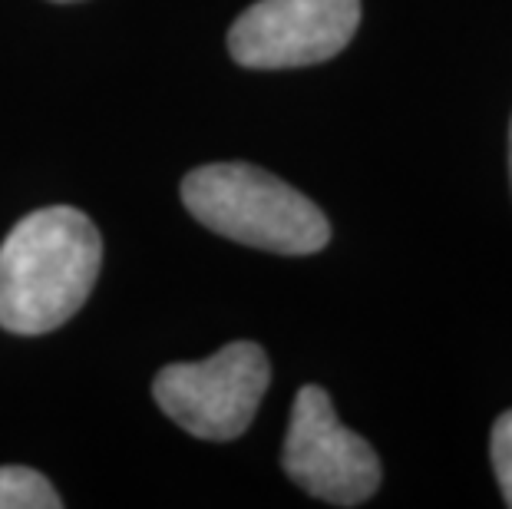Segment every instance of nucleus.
Wrapping results in <instances>:
<instances>
[{
  "label": "nucleus",
  "instance_id": "f257e3e1",
  "mask_svg": "<svg viewBox=\"0 0 512 509\" xmlns=\"http://www.w3.org/2000/svg\"><path fill=\"white\" fill-rule=\"evenodd\" d=\"M103 238L70 205L24 215L0 245V328L37 338L67 324L100 278Z\"/></svg>",
  "mask_w": 512,
  "mask_h": 509
},
{
  "label": "nucleus",
  "instance_id": "7ed1b4c3",
  "mask_svg": "<svg viewBox=\"0 0 512 509\" xmlns=\"http://www.w3.org/2000/svg\"><path fill=\"white\" fill-rule=\"evenodd\" d=\"M268 381V354L252 341H235L209 361L162 367L152 397L185 433L225 443L252 427Z\"/></svg>",
  "mask_w": 512,
  "mask_h": 509
},
{
  "label": "nucleus",
  "instance_id": "6e6552de",
  "mask_svg": "<svg viewBox=\"0 0 512 509\" xmlns=\"http://www.w3.org/2000/svg\"><path fill=\"white\" fill-rule=\"evenodd\" d=\"M57 4H73V0H57Z\"/></svg>",
  "mask_w": 512,
  "mask_h": 509
},
{
  "label": "nucleus",
  "instance_id": "423d86ee",
  "mask_svg": "<svg viewBox=\"0 0 512 509\" xmlns=\"http://www.w3.org/2000/svg\"><path fill=\"white\" fill-rule=\"evenodd\" d=\"M50 480L30 467H0V509H60Z\"/></svg>",
  "mask_w": 512,
  "mask_h": 509
},
{
  "label": "nucleus",
  "instance_id": "1a4fd4ad",
  "mask_svg": "<svg viewBox=\"0 0 512 509\" xmlns=\"http://www.w3.org/2000/svg\"><path fill=\"white\" fill-rule=\"evenodd\" d=\"M509 143H512V139H509Z\"/></svg>",
  "mask_w": 512,
  "mask_h": 509
},
{
  "label": "nucleus",
  "instance_id": "39448f33",
  "mask_svg": "<svg viewBox=\"0 0 512 509\" xmlns=\"http://www.w3.org/2000/svg\"><path fill=\"white\" fill-rule=\"evenodd\" d=\"M361 24V0H258L228 30V53L248 70L314 67L337 57Z\"/></svg>",
  "mask_w": 512,
  "mask_h": 509
},
{
  "label": "nucleus",
  "instance_id": "20e7f679",
  "mask_svg": "<svg viewBox=\"0 0 512 509\" xmlns=\"http://www.w3.org/2000/svg\"><path fill=\"white\" fill-rule=\"evenodd\" d=\"M285 473L304 493L331 506H361L380 486L374 447L347 430L324 387H301L285 437Z\"/></svg>",
  "mask_w": 512,
  "mask_h": 509
},
{
  "label": "nucleus",
  "instance_id": "0eeeda50",
  "mask_svg": "<svg viewBox=\"0 0 512 509\" xmlns=\"http://www.w3.org/2000/svg\"><path fill=\"white\" fill-rule=\"evenodd\" d=\"M489 457H493V470L503 490L506 506H512V410L493 424V437H489Z\"/></svg>",
  "mask_w": 512,
  "mask_h": 509
},
{
  "label": "nucleus",
  "instance_id": "f03ea898",
  "mask_svg": "<svg viewBox=\"0 0 512 509\" xmlns=\"http://www.w3.org/2000/svg\"><path fill=\"white\" fill-rule=\"evenodd\" d=\"M182 202L205 229L275 255H314L331 242L324 212L248 162H212L182 179Z\"/></svg>",
  "mask_w": 512,
  "mask_h": 509
}]
</instances>
